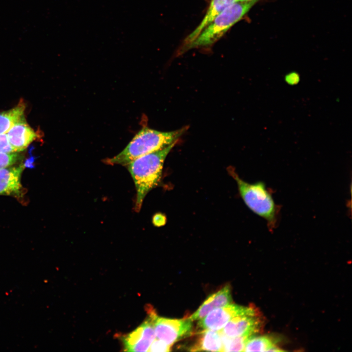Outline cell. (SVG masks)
<instances>
[{"instance_id": "6da1fadb", "label": "cell", "mask_w": 352, "mask_h": 352, "mask_svg": "<svg viewBox=\"0 0 352 352\" xmlns=\"http://www.w3.org/2000/svg\"><path fill=\"white\" fill-rule=\"evenodd\" d=\"M176 143L139 157L127 165L136 189V212L140 210L146 195L159 184L165 159Z\"/></svg>"}, {"instance_id": "7a4b0ae2", "label": "cell", "mask_w": 352, "mask_h": 352, "mask_svg": "<svg viewBox=\"0 0 352 352\" xmlns=\"http://www.w3.org/2000/svg\"><path fill=\"white\" fill-rule=\"evenodd\" d=\"M187 128L160 132L148 128L141 129L119 154L106 160L108 164L127 165L142 155L159 151L177 142Z\"/></svg>"}, {"instance_id": "3957f363", "label": "cell", "mask_w": 352, "mask_h": 352, "mask_svg": "<svg viewBox=\"0 0 352 352\" xmlns=\"http://www.w3.org/2000/svg\"><path fill=\"white\" fill-rule=\"evenodd\" d=\"M236 180L241 196L247 206L264 219L270 231L275 227L278 208L271 193L263 181L249 183L241 179L234 171H230Z\"/></svg>"}, {"instance_id": "277c9868", "label": "cell", "mask_w": 352, "mask_h": 352, "mask_svg": "<svg viewBox=\"0 0 352 352\" xmlns=\"http://www.w3.org/2000/svg\"><path fill=\"white\" fill-rule=\"evenodd\" d=\"M257 0L236 1L226 7L183 50L211 45L241 20Z\"/></svg>"}, {"instance_id": "5b68a950", "label": "cell", "mask_w": 352, "mask_h": 352, "mask_svg": "<svg viewBox=\"0 0 352 352\" xmlns=\"http://www.w3.org/2000/svg\"><path fill=\"white\" fill-rule=\"evenodd\" d=\"M154 325L157 338L171 346L193 332L192 321L188 318L173 319L156 316Z\"/></svg>"}, {"instance_id": "8992f818", "label": "cell", "mask_w": 352, "mask_h": 352, "mask_svg": "<svg viewBox=\"0 0 352 352\" xmlns=\"http://www.w3.org/2000/svg\"><path fill=\"white\" fill-rule=\"evenodd\" d=\"M254 307H245L229 304L216 308L198 320L197 324L198 332L204 330H220L233 318L249 312Z\"/></svg>"}, {"instance_id": "52a82bcc", "label": "cell", "mask_w": 352, "mask_h": 352, "mask_svg": "<svg viewBox=\"0 0 352 352\" xmlns=\"http://www.w3.org/2000/svg\"><path fill=\"white\" fill-rule=\"evenodd\" d=\"M156 316L155 312H151L147 320L123 338L126 351L148 352L156 336L154 325Z\"/></svg>"}, {"instance_id": "ba28073f", "label": "cell", "mask_w": 352, "mask_h": 352, "mask_svg": "<svg viewBox=\"0 0 352 352\" xmlns=\"http://www.w3.org/2000/svg\"><path fill=\"white\" fill-rule=\"evenodd\" d=\"M262 321L260 313L254 308L249 312L233 318L220 331L228 337L250 336L259 331Z\"/></svg>"}, {"instance_id": "9c48e42d", "label": "cell", "mask_w": 352, "mask_h": 352, "mask_svg": "<svg viewBox=\"0 0 352 352\" xmlns=\"http://www.w3.org/2000/svg\"><path fill=\"white\" fill-rule=\"evenodd\" d=\"M23 165L0 169V195L10 196L17 199L24 194L21 183Z\"/></svg>"}, {"instance_id": "30bf717a", "label": "cell", "mask_w": 352, "mask_h": 352, "mask_svg": "<svg viewBox=\"0 0 352 352\" xmlns=\"http://www.w3.org/2000/svg\"><path fill=\"white\" fill-rule=\"evenodd\" d=\"M9 142L16 152L25 150L37 137L25 117L16 123L6 133Z\"/></svg>"}, {"instance_id": "8fae6325", "label": "cell", "mask_w": 352, "mask_h": 352, "mask_svg": "<svg viewBox=\"0 0 352 352\" xmlns=\"http://www.w3.org/2000/svg\"><path fill=\"white\" fill-rule=\"evenodd\" d=\"M231 303V287L230 285H227L217 292L210 295L188 319L192 321L199 320L212 310Z\"/></svg>"}, {"instance_id": "7c38bea8", "label": "cell", "mask_w": 352, "mask_h": 352, "mask_svg": "<svg viewBox=\"0 0 352 352\" xmlns=\"http://www.w3.org/2000/svg\"><path fill=\"white\" fill-rule=\"evenodd\" d=\"M236 1V0H211L204 17L196 28L185 39L183 45L178 51V54H181L184 49L191 43L218 15Z\"/></svg>"}, {"instance_id": "4fadbf2b", "label": "cell", "mask_w": 352, "mask_h": 352, "mask_svg": "<svg viewBox=\"0 0 352 352\" xmlns=\"http://www.w3.org/2000/svg\"><path fill=\"white\" fill-rule=\"evenodd\" d=\"M196 342L190 348L192 352H223V345L220 330H212L199 331Z\"/></svg>"}, {"instance_id": "5bb4252c", "label": "cell", "mask_w": 352, "mask_h": 352, "mask_svg": "<svg viewBox=\"0 0 352 352\" xmlns=\"http://www.w3.org/2000/svg\"><path fill=\"white\" fill-rule=\"evenodd\" d=\"M25 104L21 99L12 109L0 112V134L6 133L17 122L24 117Z\"/></svg>"}, {"instance_id": "9a60e30c", "label": "cell", "mask_w": 352, "mask_h": 352, "mask_svg": "<svg viewBox=\"0 0 352 352\" xmlns=\"http://www.w3.org/2000/svg\"><path fill=\"white\" fill-rule=\"evenodd\" d=\"M274 340L267 336H253L247 340L243 352H281Z\"/></svg>"}, {"instance_id": "2e32d148", "label": "cell", "mask_w": 352, "mask_h": 352, "mask_svg": "<svg viewBox=\"0 0 352 352\" xmlns=\"http://www.w3.org/2000/svg\"><path fill=\"white\" fill-rule=\"evenodd\" d=\"M223 345V352L243 351L249 336L228 337L221 333Z\"/></svg>"}, {"instance_id": "e0dca14e", "label": "cell", "mask_w": 352, "mask_h": 352, "mask_svg": "<svg viewBox=\"0 0 352 352\" xmlns=\"http://www.w3.org/2000/svg\"><path fill=\"white\" fill-rule=\"evenodd\" d=\"M20 156L17 152L6 153L0 152V169L14 165L20 159Z\"/></svg>"}, {"instance_id": "ac0fdd59", "label": "cell", "mask_w": 352, "mask_h": 352, "mask_svg": "<svg viewBox=\"0 0 352 352\" xmlns=\"http://www.w3.org/2000/svg\"><path fill=\"white\" fill-rule=\"evenodd\" d=\"M171 346L168 345L163 341L157 339H154L152 343L148 352H168L170 351Z\"/></svg>"}, {"instance_id": "d6986e66", "label": "cell", "mask_w": 352, "mask_h": 352, "mask_svg": "<svg viewBox=\"0 0 352 352\" xmlns=\"http://www.w3.org/2000/svg\"><path fill=\"white\" fill-rule=\"evenodd\" d=\"M0 152L6 153L16 152L10 145L6 133L0 134Z\"/></svg>"}, {"instance_id": "ffe728a7", "label": "cell", "mask_w": 352, "mask_h": 352, "mask_svg": "<svg viewBox=\"0 0 352 352\" xmlns=\"http://www.w3.org/2000/svg\"><path fill=\"white\" fill-rule=\"evenodd\" d=\"M237 1H248L252 0H236Z\"/></svg>"}]
</instances>
